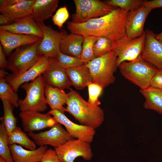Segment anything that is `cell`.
I'll list each match as a JSON object with an SVG mask.
<instances>
[{"label": "cell", "mask_w": 162, "mask_h": 162, "mask_svg": "<svg viewBox=\"0 0 162 162\" xmlns=\"http://www.w3.org/2000/svg\"><path fill=\"white\" fill-rule=\"evenodd\" d=\"M74 2L76 11L72 15L71 22L77 23L104 16L117 8L98 0H74Z\"/></svg>", "instance_id": "8"}, {"label": "cell", "mask_w": 162, "mask_h": 162, "mask_svg": "<svg viewBox=\"0 0 162 162\" xmlns=\"http://www.w3.org/2000/svg\"><path fill=\"white\" fill-rule=\"evenodd\" d=\"M35 0H24L13 5L0 9V13L14 20L32 15Z\"/></svg>", "instance_id": "25"}, {"label": "cell", "mask_w": 162, "mask_h": 162, "mask_svg": "<svg viewBox=\"0 0 162 162\" xmlns=\"http://www.w3.org/2000/svg\"><path fill=\"white\" fill-rule=\"evenodd\" d=\"M118 68L122 75L143 90L150 86L151 80L158 69L140 56L135 60L123 62Z\"/></svg>", "instance_id": "4"}, {"label": "cell", "mask_w": 162, "mask_h": 162, "mask_svg": "<svg viewBox=\"0 0 162 162\" xmlns=\"http://www.w3.org/2000/svg\"><path fill=\"white\" fill-rule=\"evenodd\" d=\"M42 39L33 35L13 33L0 28L1 44L7 56L18 47L37 43Z\"/></svg>", "instance_id": "18"}, {"label": "cell", "mask_w": 162, "mask_h": 162, "mask_svg": "<svg viewBox=\"0 0 162 162\" xmlns=\"http://www.w3.org/2000/svg\"><path fill=\"white\" fill-rule=\"evenodd\" d=\"M45 84L64 90L72 84L66 70L58 63L56 58H51L47 69L42 74Z\"/></svg>", "instance_id": "16"}, {"label": "cell", "mask_w": 162, "mask_h": 162, "mask_svg": "<svg viewBox=\"0 0 162 162\" xmlns=\"http://www.w3.org/2000/svg\"><path fill=\"white\" fill-rule=\"evenodd\" d=\"M40 162H61L55 150L48 148L44 153Z\"/></svg>", "instance_id": "37"}, {"label": "cell", "mask_w": 162, "mask_h": 162, "mask_svg": "<svg viewBox=\"0 0 162 162\" xmlns=\"http://www.w3.org/2000/svg\"><path fill=\"white\" fill-rule=\"evenodd\" d=\"M87 87L89 95L88 102L93 106H99L100 103L98 98L101 93L103 88L98 84L92 82H89Z\"/></svg>", "instance_id": "35"}, {"label": "cell", "mask_w": 162, "mask_h": 162, "mask_svg": "<svg viewBox=\"0 0 162 162\" xmlns=\"http://www.w3.org/2000/svg\"><path fill=\"white\" fill-rule=\"evenodd\" d=\"M152 10L148 7L142 5L128 12L125 22L126 34L128 38H137L144 33L146 19Z\"/></svg>", "instance_id": "14"}, {"label": "cell", "mask_w": 162, "mask_h": 162, "mask_svg": "<svg viewBox=\"0 0 162 162\" xmlns=\"http://www.w3.org/2000/svg\"><path fill=\"white\" fill-rule=\"evenodd\" d=\"M117 56L113 51L85 63L92 78V82L103 88L113 83L115 80L114 73L118 68Z\"/></svg>", "instance_id": "3"}, {"label": "cell", "mask_w": 162, "mask_h": 162, "mask_svg": "<svg viewBox=\"0 0 162 162\" xmlns=\"http://www.w3.org/2000/svg\"><path fill=\"white\" fill-rule=\"evenodd\" d=\"M100 37L93 36L84 37L80 58L82 61L86 63L95 58L93 51V47L94 44Z\"/></svg>", "instance_id": "30"}, {"label": "cell", "mask_w": 162, "mask_h": 162, "mask_svg": "<svg viewBox=\"0 0 162 162\" xmlns=\"http://www.w3.org/2000/svg\"><path fill=\"white\" fill-rule=\"evenodd\" d=\"M128 12L117 8L108 14L84 23L68 22L67 27L71 33L83 37H105L113 42L126 35L125 22Z\"/></svg>", "instance_id": "1"}, {"label": "cell", "mask_w": 162, "mask_h": 162, "mask_svg": "<svg viewBox=\"0 0 162 162\" xmlns=\"http://www.w3.org/2000/svg\"><path fill=\"white\" fill-rule=\"evenodd\" d=\"M0 162H8L4 158L0 156Z\"/></svg>", "instance_id": "45"}, {"label": "cell", "mask_w": 162, "mask_h": 162, "mask_svg": "<svg viewBox=\"0 0 162 162\" xmlns=\"http://www.w3.org/2000/svg\"><path fill=\"white\" fill-rule=\"evenodd\" d=\"M142 5L148 7L152 10L155 8H162V0L144 1Z\"/></svg>", "instance_id": "39"}, {"label": "cell", "mask_w": 162, "mask_h": 162, "mask_svg": "<svg viewBox=\"0 0 162 162\" xmlns=\"http://www.w3.org/2000/svg\"><path fill=\"white\" fill-rule=\"evenodd\" d=\"M45 86L42 74L33 81L22 85L21 88L26 91V95L23 100H19L20 110L40 112L45 111L48 105L45 95Z\"/></svg>", "instance_id": "5"}, {"label": "cell", "mask_w": 162, "mask_h": 162, "mask_svg": "<svg viewBox=\"0 0 162 162\" xmlns=\"http://www.w3.org/2000/svg\"><path fill=\"white\" fill-rule=\"evenodd\" d=\"M58 0H36L33 6L32 15L37 22L44 23L52 16L58 7Z\"/></svg>", "instance_id": "23"}, {"label": "cell", "mask_w": 162, "mask_h": 162, "mask_svg": "<svg viewBox=\"0 0 162 162\" xmlns=\"http://www.w3.org/2000/svg\"><path fill=\"white\" fill-rule=\"evenodd\" d=\"M146 40L145 32L140 36L129 38L126 35L112 42V51L117 56L118 67L123 62L134 60L141 55Z\"/></svg>", "instance_id": "7"}, {"label": "cell", "mask_w": 162, "mask_h": 162, "mask_svg": "<svg viewBox=\"0 0 162 162\" xmlns=\"http://www.w3.org/2000/svg\"><path fill=\"white\" fill-rule=\"evenodd\" d=\"M8 143L9 145L18 144L30 150L36 149L34 142L17 126L8 134Z\"/></svg>", "instance_id": "27"}, {"label": "cell", "mask_w": 162, "mask_h": 162, "mask_svg": "<svg viewBox=\"0 0 162 162\" xmlns=\"http://www.w3.org/2000/svg\"><path fill=\"white\" fill-rule=\"evenodd\" d=\"M0 28L13 33L33 35L42 38V30L32 15L14 20L12 24L0 26Z\"/></svg>", "instance_id": "19"}, {"label": "cell", "mask_w": 162, "mask_h": 162, "mask_svg": "<svg viewBox=\"0 0 162 162\" xmlns=\"http://www.w3.org/2000/svg\"><path fill=\"white\" fill-rule=\"evenodd\" d=\"M41 40L15 50L7 60L6 68L11 71L12 76L16 77L22 74L37 62L40 56L38 53L37 48Z\"/></svg>", "instance_id": "6"}, {"label": "cell", "mask_w": 162, "mask_h": 162, "mask_svg": "<svg viewBox=\"0 0 162 162\" xmlns=\"http://www.w3.org/2000/svg\"><path fill=\"white\" fill-rule=\"evenodd\" d=\"M44 93L51 110H56L63 113L66 112L64 106L66 104L68 94L64 90L45 84Z\"/></svg>", "instance_id": "22"}, {"label": "cell", "mask_w": 162, "mask_h": 162, "mask_svg": "<svg viewBox=\"0 0 162 162\" xmlns=\"http://www.w3.org/2000/svg\"><path fill=\"white\" fill-rule=\"evenodd\" d=\"M140 92L144 97L145 108L154 110L162 114V90L150 86Z\"/></svg>", "instance_id": "26"}, {"label": "cell", "mask_w": 162, "mask_h": 162, "mask_svg": "<svg viewBox=\"0 0 162 162\" xmlns=\"http://www.w3.org/2000/svg\"><path fill=\"white\" fill-rule=\"evenodd\" d=\"M38 22L43 35L42 40L38 47V53L40 56L50 58H56L60 50L61 40L65 33L54 30L44 23Z\"/></svg>", "instance_id": "10"}, {"label": "cell", "mask_w": 162, "mask_h": 162, "mask_svg": "<svg viewBox=\"0 0 162 162\" xmlns=\"http://www.w3.org/2000/svg\"><path fill=\"white\" fill-rule=\"evenodd\" d=\"M5 54L1 44H0V68L1 69L6 68L7 65Z\"/></svg>", "instance_id": "41"}, {"label": "cell", "mask_w": 162, "mask_h": 162, "mask_svg": "<svg viewBox=\"0 0 162 162\" xmlns=\"http://www.w3.org/2000/svg\"><path fill=\"white\" fill-rule=\"evenodd\" d=\"M66 70L72 85L77 89L82 90L92 82L89 70L85 64Z\"/></svg>", "instance_id": "24"}, {"label": "cell", "mask_w": 162, "mask_h": 162, "mask_svg": "<svg viewBox=\"0 0 162 162\" xmlns=\"http://www.w3.org/2000/svg\"><path fill=\"white\" fill-rule=\"evenodd\" d=\"M69 16L67 8L65 6L60 8L57 10L52 17V20L55 25L61 29Z\"/></svg>", "instance_id": "36"}, {"label": "cell", "mask_w": 162, "mask_h": 162, "mask_svg": "<svg viewBox=\"0 0 162 162\" xmlns=\"http://www.w3.org/2000/svg\"><path fill=\"white\" fill-rule=\"evenodd\" d=\"M150 86L162 90V69H158L151 80Z\"/></svg>", "instance_id": "38"}, {"label": "cell", "mask_w": 162, "mask_h": 162, "mask_svg": "<svg viewBox=\"0 0 162 162\" xmlns=\"http://www.w3.org/2000/svg\"><path fill=\"white\" fill-rule=\"evenodd\" d=\"M56 58L58 64L65 69L82 66L85 64L80 58L64 54L60 50Z\"/></svg>", "instance_id": "34"}, {"label": "cell", "mask_w": 162, "mask_h": 162, "mask_svg": "<svg viewBox=\"0 0 162 162\" xmlns=\"http://www.w3.org/2000/svg\"><path fill=\"white\" fill-rule=\"evenodd\" d=\"M28 134L36 145L40 146L49 145L55 148L73 138L62 124L57 122L48 130L38 133L29 132Z\"/></svg>", "instance_id": "11"}, {"label": "cell", "mask_w": 162, "mask_h": 162, "mask_svg": "<svg viewBox=\"0 0 162 162\" xmlns=\"http://www.w3.org/2000/svg\"><path fill=\"white\" fill-rule=\"evenodd\" d=\"M112 42L109 38L101 37L94 44L93 51L95 58L106 54L112 51Z\"/></svg>", "instance_id": "33"}, {"label": "cell", "mask_w": 162, "mask_h": 162, "mask_svg": "<svg viewBox=\"0 0 162 162\" xmlns=\"http://www.w3.org/2000/svg\"><path fill=\"white\" fill-rule=\"evenodd\" d=\"M68 94L66 111L71 115L80 124L95 130L102 124L104 121V113L100 107L90 104L71 88Z\"/></svg>", "instance_id": "2"}, {"label": "cell", "mask_w": 162, "mask_h": 162, "mask_svg": "<svg viewBox=\"0 0 162 162\" xmlns=\"http://www.w3.org/2000/svg\"><path fill=\"white\" fill-rule=\"evenodd\" d=\"M9 146L14 162H40L48 149L47 146H40L35 149L29 150L24 149L16 144Z\"/></svg>", "instance_id": "20"}, {"label": "cell", "mask_w": 162, "mask_h": 162, "mask_svg": "<svg viewBox=\"0 0 162 162\" xmlns=\"http://www.w3.org/2000/svg\"><path fill=\"white\" fill-rule=\"evenodd\" d=\"M146 40L140 55L145 61L158 69H162V43L149 29L145 31Z\"/></svg>", "instance_id": "17"}, {"label": "cell", "mask_w": 162, "mask_h": 162, "mask_svg": "<svg viewBox=\"0 0 162 162\" xmlns=\"http://www.w3.org/2000/svg\"><path fill=\"white\" fill-rule=\"evenodd\" d=\"M14 21L2 14L0 15V26L10 25L13 23Z\"/></svg>", "instance_id": "42"}, {"label": "cell", "mask_w": 162, "mask_h": 162, "mask_svg": "<svg viewBox=\"0 0 162 162\" xmlns=\"http://www.w3.org/2000/svg\"><path fill=\"white\" fill-rule=\"evenodd\" d=\"M24 0H1L0 9L11 6L22 2Z\"/></svg>", "instance_id": "40"}, {"label": "cell", "mask_w": 162, "mask_h": 162, "mask_svg": "<svg viewBox=\"0 0 162 162\" xmlns=\"http://www.w3.org/2000/svg\"><path fill=\"white\" fill-rule=\"evenodd\" d=\"M84 38L78 34H66L60 42V51L64 54L80 58Z\"/></svg>", "instance_id": "21"}, {"label": "cell", "mask_w": 162, "mask_h": 162, "mask_svg": "<svg viewBox=\"0 0 162 162\" xmlns=\"http://www.w3.org/2000/svg\"><path fill=\"white\" fill-rule=\"evenodd\" d=\"M6 82L5 78L0 77V98L8 100L14 107H19L17 94Z\"/></svg>", "instance_id": "29"}, {"label": "cell", "mask_w": 162, "mask_h": 162, "mask_svg": "<svg viewBox=\"0 0 162 162\" xmlns=\"http://www.w3.org/2000/svg\"><path fill=\"white\" fill-rule=\"evenodd\" d=\"M20 116L24 130L28 133L51 127L57 123L49 112L43 114L34 111H21Z\"/></svg>", "instance_id": "13"}, {"label": "cell", "mask_w": 162, "mask_h": 162, "mask_svg": "<svg viewBox=\"0 0 162 162\" xmlns=\"http://www.w3.org/2000/svg\"><path fill=\"white\" fill-rule=\"evenodd\" d=\"M8 75V73L6 71L3 69H0V77L1 78H4Z\"/></svg>", "instance_id": "43"}, {"label": "cell", "mask_w": 162, "mask_h": 162, "mask_svg": "<svg viewBox=\"0 0 162 162\" xmlns=\"http://www.w3.org/2000/svg\"><path fill=\"white\" fill-rule=\"evenodd\" d=\"M141 0H108L104 2L111 6L118 7L127 12L137 8L142 5Z\"/></svg>", "instance_id": "32"}, {"label": "cell", "mask_w": 162, "mask_h": 162, "mask_svg": "<svg viewBox=\"0 0 162 162\" xmlns=\"http://www.w3.org/2000/svg\"><path fill=\"white\" fill-rule=\"evenodd\" d=\"M1 100L3 105L4 115L0 118V120L4 125L8 135L17 126V118L13 114L14 106L5 99Z\"/></svg>", "instance_id": "28"}, {"label": "cell", "mask_w": 162, "mask_h": 162, "mask_svg": "<svg viewBox=\"0 0 162 162\" xmlns=\"http://www.w3.org/2000/svg\"><path fill=\"white\" fill-rule=\"evenodd\" d=\"M49 112L58 123L64 125L69 135L76 138L91 143L93 140L95 130L88 126L76 124L64 114L56 110H51Z\"/></svg>", "instance_id": "12"}, {"label": "cell", "mask_w": 162, "mask_h": 162, "mask_svg": "<svg viewBox=\"0 0 162 162\" xmlns=\"http://www.w3.org/2000/svg\"><path fill=\"white\" fill-rule=\"evenodd\" d=\"M0 156L8 162H14L8 143V135L2 123L0 124Z\"/></svg>", "instance_id": "31"}, {"label": "cell", "mask_w": 162, "mask_h": 162, "mask_svg": "<svg viewBox=\"0 0 162 162\" xmlns=\"http://www.w3.org/2000/svg\"><path fill=\"white\" fill-rule=\"evenodd\" d=\"M61 162H74L78 157L85 160H91L93 156L90 143L72 138L54 149Z\"/></svg>", "instance_id": "9"}, {"label": "cell", "mask_w": 162, "mask_h": 162, "mask_svg": "<svg viewBox=\"0 0 162 162\" xmlns=\"http://www.w3.org/2000/svg\"><path fill=\"white\" fill-rule=\"evenodd\" d=\"M156 38L162 43V31L159 34H156Z\"/></svg>", "instance_id": "44"}, {"label": "cell", "mask_w": 162, "mask_h": 162, "mask_svg": "<svg viewBox=\"0 0 162 162\" xmlns=\"http://www.w3.org/2000/svg\"><path fill=\"white\" fill-rule=\"evenodd\" d=\"M51 58L40 56L37 62L22 74L14 77L10 74L5 78L6 82L15 92L23 84L32 81L42 74L48 68Z\"/></svg>", "instance_id": "15"}]
</instances>
